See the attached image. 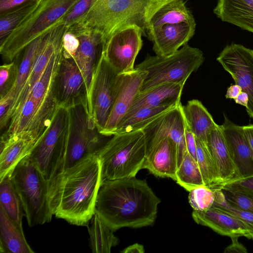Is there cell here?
Returning a JSON list of instances; mask_svg holds the SVG:
<instances>
[{
	"label": "cell",
	"mask_w": 253,
	"mask_h": 253,
	"mask_svg": "<svg viewBox=\"0 0 253 253\" xmlns=\"http://www.w3.org/2000/svg\"><path fill=\"white\" fill-rule=\"evenodd\" d=\"M160 203L145 179L106 180L99 188L95 212L114 231L138 228L154 224Z\"/></svg>",
	"instance_id": "cell-1"
},
{
	"label": "cell",
	"mask_w": 253,
	"mask_h": 253,
	"mask_svg": "<svg viewBox=\"0 0 253 253\" xmlns=\"http://www.w3.org/2000/svg\"><path fill=\"white\" fill-rule=\"evenodd\" d=\"M102 182L101 163L96 154L66 169L54 215L73 225H86L95 213Z\"/></svg>",
	"instance_id": "cell-2"
},
{
	"label": "cell",
	"mask_w": 253,
	"mask_h": 253,
	"mask_svg": "<svg viewBox=\"0 0 253 253\" xmlns=\"http://www.w3.org/2000/svg\"><path fill=\"white\" fill-rule=\"evenodd\" d=\"M172 0H94L88 11L74 24L99 32L105 42L116 30L126 25H136L146 34L154 13Z\"/></svg>",
	"instance_id": "cell-3"
},
{
	"label": "cell",
	"mask_w": 253,
	"mask_h": 253,
	"mask_svg": "<svg viewBox=\"0 0 253 253\" xmlns=\"http://www.w3.org/2000/svg\"><path fill=\"white\" fill-rule=\"evenodd\" d=\"M68 109L58 107L50 125L28 155L48 186L53 214L58 205L65 171Z\"/></svg>",
	"instance_id": "cell-4"
},
{
	"label": "cell",
	"mask_w": 253,
	"mask_h": 253,
	"mask_svg": "<svg viewBox=\"0 0 253 253\" xmlns=\"http://www.w3.org/2000/svg\"><path fill=\"white\" fill-rule=\"evenodd\" d=\"M112 136L96 154L101 163L102 182L135 177L146 159L142 130Z\"/></svg>",
	"instance_id": "cell-5"
},
{
	"label": "cell",
	"mask_w": 253,
	"mask_h": 253,
	"mask_svg": "<svg viewBox=\"0 0 253 253\" xmlns=\"http://www.w3.org/2000/svg\"><path fill=\"white\" fill-rule=\"evenodd\" d=\"M79 0H42L0 43V53L5 63L14 60L28 44L58 22Z\"/></svg>",
	"instance_id": "cell-6"
},
{
	"label": "cell",
	"mask_w": 253,
	"mask_h": 253,
	"mask_svg": "<svg viewBox=\"0 0 253 253\" xmlns=\"http://www.w3.org/2000/svg\"><path fill=\"white\" fill-rule=\"evenodd\" d=\"M10 173L29 226L32 227L49 222L53 214L48 186L40 169L27 156Z\"/></svg>",
	"instance_id": "cell-7"
},
{
	"label": "cell",
	"mask_w": 253,
	"mask_h": 253,
	"mask_svg": "<svg viewBox=\"0 0 253 253\" xmlns=\"http://www.w3.org/2000/svg\"><path fill=\"white\" fill-rule=\"evenodd\" d=\"M204 61L203 52L187 44L169 55H148L134 68L146 72L140 92L167 83L184 85Z\"/></svg>",
	"instance_id": "cell-8"
},
{
	"label": "cell",
	"mask_w": 253,
	"mask_h": 253,
	"mask_svg": "<svg viewBox=\"0 0 253 253\" xmlns=\"http://www.w3.org/2000/svg\"><path fill=\"white\" fill-rule=\"evenodd\" d=\"M68 124L65 170L90 155L96 154L106 142L100 133L88 105L81 104L68 109Z\"/></svg>",
	"instance_id": "cell-9"
},
{
	"label": "cell",
	"mask_w": 253,
	"mask_h": 253,
	"mask_svg": "<svg viewBox=\"0 0 253 253\" xmlns=\"http://www.w3.org/2000/svg\"><path fill=\"white\" fill-rule=\"evenodd\" d=\"M124 73H118L104 54L94 72L89 109L100 133L121 88Z\"/></svg>",
	"instance_id": "cell-10"
},
{
	"label": "cell",
	"mask_w": 253,
	"mask_h": 253,
	"mask_svg": "<svg viewBox=\"0 0 253 253\" xmlns=\"http://www.w3.org/2000/svg\"><path fill=\"white\" fill-rule=\"evenodd\" d=\"M144 34L135 24L124 25L116 30L106 41L104 56L119 74L132 71L137 55L141 50Z\"/></svg>",
	"instance_id": "cell-11"
},
{
	"label": "cell",
	"mask_w": 253,
	"mask_h": 253,
	"mask_svg": "<svg viewBox=\"0 0 253 253\" xmlns=\"http://www.w3.org/2000/svg\"><path fill=\"white\" fill-rule=\"evenodd\" d=\"M53 93L59 107L68 109L87 104L88 95L83 76L72 56L63 53L53 84Z\"/></svg>",
	"instance_id": "cell-12"
},
{
	"label": "cell",
	"mask_w": 253,
	"mask_h": 253,
	"mask_svg": "<svg viewBox=\"0 0 253 253\" xmlns=\"http://www.w3.org/2000/svg\"><path fill=\"white\" fill-rule=\"evenodd\" d=\"M58 107L54 95L43 102L27 97L11 118L0 139L21 132L42 135L49 126Z\"/></svg>",
	"instance_id": "cell-13"
},
{
	"label": "cell",
	"mask_w": 253,
	"mask_h": 253,
	"mask_svg": "<svg viewBox=\"0 0 253 253\" xmlns=\"http://www.w3.org/2000/svg\"><path fill=\"white\" fill-rule=\"evenodd\" d=\"M184 127L185 119L180 103L158 117L142 129L145 143L146 155L159 142L165 138L169 137L176 146L178 167L187 152Z\"/></svg>",
	"instance_id": "cell-14"
},
{
	"label": "cell",
	"mask_w": 253,
	"mask_h": 253,
	"mask_svg": "<svg viewBox=\"0 0 253 253\" xmlns=\"http://www.w3.org/2000/svg\"><path fill=\"white\" fill-rule=\"evenodd\" d=\"M242 91L248 94L246 111L253 119V50L232 43L227 45L216 58Z\"/></svg>",
	"instance_id": "cell-15"
},
{
	"label": "cell",
	"mask_w": 253,
	"mask_h": 253,
	"mask_svg": "<svg viewBox=\"0 0 253 253\" xmlns=\"http://www.w3.org/2000/svg\"><path fill=\"white\" fill-rule=\"evenodd\" d=\"M67 30L75 34L79 40L73 58L84 78L89 107L93 75L103 55L105 41L99 32L77 24L71 25Z\"/></svg>",
	"instance_id": "cell-16"
},
{
	"label": "cell",
	"mask_w": 253,
	"mask_h": 253,
	"mask_svg": "<svg viewBox=\"0 0 253 253\" xmlns=\"http://www.w3.org/2000/svg\"><path fill=\"white\" fill-rule=\"evenodd\" d=\"M146 72L134 68L124 73L122 85L113 105L104 128L100 132L105 136H112L140 92Z\"/></svg>",
	"instance_id": "cell-17"
},
{
	"label": "cell",
	"mask_w": 253,
	"mask_h": 253,
	"mask_svg": "<svg viewBox=\"0 0 253 253\" xmlns=\"http://www.w3.org/2000/svg\"><path fill=\"white\" fill-rule=\"evenodd\" d=\"M67 28L60 20L43 34L27 83L23 90L14 114L20 109L28 93L43 72L50 59L62 45Z\"/></svg>",
	"instance_id": "cell-18"
},
{
	"label": "cell",
	"mask_w": 253,
	"mask_h": 253,
	"mask_svg": "<svg viewBox=\"0 0 253 253\" xmlns=\"http://www.w3.org/2000/svg\"><path fill=\"white\" fill-rule=\"evenodd\" d=\"M196 26L184 22L167 24L148 30L147 35L153 43L156 54L167 56L187 44L194 35Z\"/></svg>",
	"instance_id": "cell-19"
},
{
	"label": "cell",
	"mask_w": 253,
	"mask_h": 253,
	"mask_svg": "<svg viewBox=\"0 0 253 253\" xmlns=\"http://www.w3.org/2000/svg\"><path fill=\"white\" fill-rule=\"evenodd\" d=\"M44 132L41 135L21 132L0 139V180L29 155Z\"/></svg>",
	"instance_id": "cell-20"
},
{
	"label": "cell",
	"mask_w": 253,
	"mask_h": 253,
	"mask_svg": "<svg viewBox=\"0 0 253 253\" xmlns=\"http://www.w3.org/2000/svg\"><path fill=\"white\" fill-rule=\"evenodd\" d=\"M192 216L197 224L208 227L218 234L230 238L245 236L250 239L252 233L245 223L214 206L204 211L193 210Z\"/></svg>",
	"instance_id": "cell-21"
},
{
	"label": "cell",
	"mask_w": 253,
	"mask_h": 253,
	"mask_svg": "<svg viewBox=\"0 0 253 253\" xmlns=\"http://www.w3.org/2000/svg\"><path fill=\"white\" fill-rule=\"evenodd\" d=\"M143 169L161 177H169L174 180L178 169L177 152L174 141L169 137L163 139L146 155Z\"/></svg>",
	"instance_id": "cell-22"
},
{
	"label": "cell",
	"mask_w": 253,
	"mask_h": 253,
	"mask_svg": "<svg viewBox=\"0 0 253 253\" xmlns=\"http://www.w3.org/2000/svg\"><path fill=\"white\" fill-rule=\"evenodd\" d=\"M207 144L217 168L222 184L241 175L221 125H218L211 131L207 136Z\"/></svg>",
	"instance_id": "cell-23"
},
{
	"label": "cell",
	"mask_w": 253,
	"mask_h": 253,
	"mask_svg": "<svg viewBox=\"0 0 253 253\" xmlns=\"http://www.w3.org/2000/svg\"><path fill=\"white\" fill-rule=\"evenodd\" d=\"M221 127L241 175L253 172V153L243 126L233 123L224 115V121Z\"/></svg>",
	"instance_id": "cell-24"
},
{
	"label": "cell",
	"mask_w": 253,
	"mask_h": 253,
	"mask_svg": "<svg viewBox=\"0 0 253 253\" xmlns=\"http://www.w3.org/2000/svg\"><path fill=\"white\" fill-rule=\"evenodd\" d=\"M184 85L180 84L167 83L140 92L124 118L142 108L176 105L181 103Z\"/></svg>",
	"instance_id": "cell-25"
},
{
	"label": "cell",
	"mask_w": 253,
	"mask_h": 253,
	"mask_svg": "<svg viewBox=\"0 0 253 253\" xmlns=\"http://www.w3.org/2000/svg\"><path fill=\"white\" fill-rule=\"evenodd\" d=\"M43 34L35 39L22 51V58L18 65V71L16 83L10 91L4 97L11 99L12 102L6 116L0 122V129H2L7 126L16 109L21 94L24 90L31 74L36 55Z\"/></svg>",
	"instance_id": "cell-26"
},
{
	"label": "cell",
	"mask_w": 253,
	"mask_h": 253,
	"mask_svg": "<svg viewBox=\"0 0 253 253\" xmlns=\"http://www.w3.org/2000/svg\"><path fill=\"white\" fill-rule=\"evenodd\" d=\"M213 13L222 21L253 33V0H218Z\"/></svg>",
	"instance_id": "cell-27"
},
{
	"label": "cell",
	"mask_w": 253,
	"mask_h": 253,
	"mask_svg": "<svg viewBox=\"0 0 253 253\" xmlns=\"http://www.w3.org/2000/svg\"><path fill=\"white\" fill-rule=\"evenodd\" d=\"M0 250L1 253H33L22 227L7 215L0 205Z\"/></svg>",
	"instance_id": "cell-28"
},
{
	"label": "cell",
	"mask_w": 253,
	"mask_h": 253,
	"mask_svg": "<svg viewBox=\"0 0 253 253\" xmlns=\"http://www.w3.org/2000/svg\"><path fill=\"white\" fill-rule=\"evenodd\" d=\"M182 111L185 120L195 137L207 143V138L211 131L217 126L211 114L201 102L191 100Z\"/></svg>",
	"instance_id": "cell-29"
},
{
	"label": "cell",
	"mask_w": 253,
	"mask_h": 253,
	"mask_svg": "<svg viewBox=\"0 0 253 253\" xmlns=\"http://www.w3.org/2000/svg\"><path fill=\"white\" fill-rule=\"evenodd\" d=\"M196 24L191 11L184 0H173L158 9L152 15L148 24L147 32L165 24L180 23Z\"/></svg>",
	"instance_id": "cell-30"
},
{
	"label": "cell",
	"mask_w": 253,
	"mask_h": 253,
	"mask_svg": "<svg viewBox=\"0 0 253 253\" xmlns=\"http://www.w3.org/2000/svg\"><path fill=\"white\" fill-rule=\"evenodd\" d=\"M89 235V246L94 253H108L116 246L119 240L101 217L95 213L87 224Z\"/></svg>",
	"instance_id": "cell-31"
},
{
	"label": "cell",
	"mask_w": 253,
	"mask_h": 253,
	"mask_svg": "<svg viewBox=\"0 0 253 253\" xmlns=\"http://www.w3.org/2000/svg\"><path fill=\"white\" fill-rule=\"evenodd\" d=\"M179 104L139 109L123 119L114 134L142 130L158 117Z\"/></svg>",
	"instance_id": "cell-32"
},
{
	"label": "cell",
	"mask_w": 253,
	"mask_h": 253,
	"mask_svg": "<svg viewBox=\"0 0 253 253\" xmlns=\"http://www.w3.org/2000/svg\"><path fill=\"white\" fill-rule=\"evenodd\" d=\"M0 205L7 215L22 227L23 207L11 178L10 173L0 180Z\"/></svg>",
	"instance_id": "cell-33"
},
{
	"label": "cell",
	"mask_w": 253,
	"mask_h": 253,
	"mask_svg": "<svg viewBox=\"0 0 253 253\" xmlns=\"http://www.w3.org/2000/svg\"><path fill=\"white\" fill-rule=\"evenodd\" d=\"M42 0H29L16 7L0 13V43L29 15Z\"/></svg>",
	"instance_id": "cell-34"
},
{
	"label": "cell",
	"mask_w": 253,
	"mask_h": 253,
	"mask_svg": "<svg viewBox=\"0 0 253 253\" xmlns=\"http://www.w3.org/2000/svg\"><path fill=\"white\" fill-rule=\"evenodd\" d=\"M196 138V137H195ZM197 161L206 186L211 188L222 184L219 172L206 142L196 138Z\"/></svg>",
	"instance_id": "cell-35"
},
{
	"label": "cell",
	"mask_w": 253,
	"mask_h": 253,
	"mask_svg": "<svg viewBox=\"0 0 253 253\" xmlns=\"http://www.w3.org/2000/svg\"><path fill=\"white\" fill-rule=\"evenodd\" d=\"M175 181L189 192L197 187L205 186L197 160L188 152L178 167Z\"/></svg>",
	"instance_id": "cell-36"
},
{
	"label": "cell",
	"mask_w": 253,
	"mask_h": 253,
	"mask_svg": "<svg viewBox=\"0 0 253 253\" xmlns=\"http://www.w3.org/2000/svg\"><path fill=\"white\" fill-rule=\"evenodd\" d=\"M215 195L213 188L206 186L195 188L189 191V203L193 210L204 211L211 208L214 203Z\"/></svg>",
	"instance_id": "cell-37"
},
{
	"label": "cell",
	"mask_w": 253,
	"mask_h": 253,
	"mask_svg": "<svg viewBox=\"0 0 253 253\" xmlns=\"http://www.w3.org/2000/svg\"><path fill=\"white\" fill-rule=\"evenodd\" d=\"M213 189L215 195L213 206L227 212L245 223L252 231L250 239H253V213L232 206L227 202L222 191L220 189Z\"/></svg>",
	"instance_id": "cell-38"
},
{
	"label": "cell",
	"mask_w": 253,
	"mask_h": 253,
	"mask_svg": "<svg viewBox=\"0 0 253 253\" xmlns=\"http://www.w3.org/2000/svg\"><path fill=\"white\" fill-rule=\"evenodd\" d=\"M18 64L15 60L4 63L0 67V99L6 96L14 86L17 79Z\"/></svg>",
	"instance_id": "cell-39"
},
{
	"label": "cell",
	"mask_w": 253,
	"mask_h": 253,
	"mask_svg": "<svg viewBox=\"0 0 253 253\" xmlns=\"http://www.w3.org/2000/svg\"><path fill=\"white\" fill-rule=\"evenodd\" d=\"M218 188L222 191L226 200L230 205L253 213V197L234 190Z\"/></svg>",
	"instance_id": "cell-40"
},
{
	"label": "cell",
	"mask_w": 253,
	"mask_h": 253,
	"mask_svg": "<svg viewBox=\"0 0 253 253\" xmlns=\"http://www.w3.org/2000/svg\"><path fill=\"white\" fill-rule=\"evenodd\" d=\"M216 188L234 190L253 197V172L236 177Z\"/></svg>",
	"instance_id": "cell-41"
},
{
	"label": "cell",
	"mask_w": 253,
	"mask_h": 253,
	"mask_svg": "<svg viewBox=\"0 0 253 253\" xmlns=\"http://www.w3.org/2000/svg\"><path fill=\"white\" fill-rule=\"evenodd\" d=\"M92 0H79L60 19L67 29L89 9Z\"/></svg>",
	"instance_id": "cell-42"
},
{
	"label": "cell",
	"mask_w": 253,
	"mask_h": 253,
	"mask_svg": "<svg viewBox=\"0 0 253 253\" xmlns=\"http://www.w3.org/2000/svg\"><path fill=\"white\" fill-rule=\"evenodd\" d=\"M63 53L73 57L79 45V40L77 36L67 29L62 41Z\"/></svg>",
	"instance_id": "cell-43"
},
{
	"label": "cell",
	"mask_w": 253,
	"mask_h": 253,
	"mask_svg": "<svg viewBox=\"0 0 253 253\" xmlns=\"http://www.w3.org/2000/svg\"><path fill=\"white\" fill-rule=\"evenodd\" d=\"M184 135L187 152L195 160H197V146L196 138L185 120Z\"/></svg>",
	"instance_id": "cell-44"
},
{
	"label": "cell",
	"mask_w": 253,
	"mask_h": 253,
	"mask_svg": "<svg viewBox=\"0 0 253 253\" xmlns=\"http://www.w3.org/2000/svg\"><path fill=\"white\" fill-rule=\"evenodd\" d=\"M239 237L231 238V244L227 246L224 250L225 253H247L248 252L246 247L238 241Z\"/></svg>",
	"instance_id": "cell-45"
},
{
	"label": "cell",
	"mask_w": 253,
	"mask_h": 253,
	"mask_svg": "<svg viewBox=\"0 0 253 253\" xmlns=\"http://www.w3.org/2000/svg\"><path fill=\"white\" fill-rule=\"evenodd\" d=\"M29 0H0V13L23 4Z\"/></svg>",
	"instance_id": "cell-46"
},
{
	"label": "cell",
	"mask_w": 253,
	"mask_h": 253,
	"mask_svg": "<svg viewBox=\"0 0 253 253\" xmlns=\"http://www.w3.org/2000/svg\"><path fill=\"white\" fill-rule=\"evenodd\" d=\"M242 91L241 87L235 84L230 85L227 88L225 97L226 98L235 99Z\"/></svg>",
	"instance_id": "cell-47"
},
{
	"label": "cell",
	"mask_w": 253,
	"mask_h": 253,
	"mask_svg": "<svg viewBox=\"0 0 253 253\" xmlns=\"http://www.w3.org/2000/svg\"><path fill=\"white\" fill-rule=\"evenodd\" d=\"M144 251L143 246L135 243L128 246L121 252L124 253H143Z\"/></svg>",
	"instance_id": "cell-48"
},
{
	"label": "cell",
	"mask_w": 253,
	"mask_h": 253,
	"mask_svg": "<svg viewBox=\"0 0 253 253\" xmlns=\"http://www.w3.org/2000/svg\"><path fill=\"white\" fill-rule=\"evenodd\" d=\"M244 129L253 153V125L243 126Z\"/></svg>",
	"instance_id": "cell-49"
},
{
	"label": "cell",
	"mask_w": 253,
	"mask_h": 253,
	"mask_svg": "<svg viewBox=\"0 0 253 253\" xmlns=\"http://www.w3.org/2000/svg\"><path fill=\"white\" fill-rule=\"evenodd\" d=\"M234 99L237 104L245 106V107H246L248 104V94L245 91H242L238 96Z\"/></svg>",
	"instance_id": "cell-50"
}]
</instances>
